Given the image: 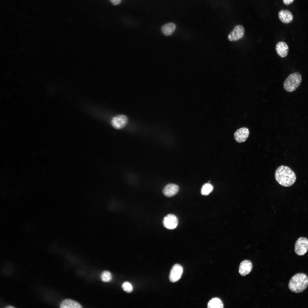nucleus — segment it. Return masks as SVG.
<instances>
[{
    "label": "nucleus",
    "instance_id": "1",
    "mask_svg": "<svg viewBox=\"0 0 308 308\" xmlns=\"http://www.w3.org/2000/svg\"><path fill=\"white\" fill-rule=\"evenodd\" d=\"M275 177L279 184L285 187L293 185L296 178L295 173L289 167L285 165L280 166L277 168Z\"/></svg>",
    "mask_w": 308,
    "mask_h": 308
},
{
    "label": "nucleus",
    "instance_id": "2",
    "mask_svg": "<svg viewBox=\"0 0 308 308\" xmlns=\"http://www.w3.org/2000/svg\"><path fill=\"white\" fill-rule=\"evenodd\" d=\"M308 286V277L305 274L299 273L293 275L290 280L288 287L292 291L296 293H300Z\"/></svg>",
    "mask_w": 308,
    "mask_h": 308
},
{
    "label": "nucleus",
    "instance_id": "3",
    "mask_svg": "<svg viewBox=\"0 0 308 308\" xmlns=\"http://www.w3.org/2000/svg\"><path fill=\"white\" fill-rule=\"evenodd\" d=\"M302 80L301 74L298 72L290 74L286 79L283 83L284 89L288 92L295 90L300 85Z\"/></svg>",
    "mask_w": 308,
    "mask_h": 308
},
{
    "label": "nucleus",
    "instance_id": "4",
    "mask_svg": "<svg viewBox=\"0 0 308 308\" xmlns=\"http://www.w3.org/2000/svg\"><path fill=\"white\" fill-rule=\"evenodd\" d=\"M308 250V239L305 237L298 238L295 245V252L298 255H304Z\"/></svg>",
    "mask_w": 308,
    "mask_h": 308
},
{
    "label": "nucleus",
    "instance_id": "5",
    "mask_svg": "<svg viewBox=\"0 0 308 308\" xmlns=\"http://www.w3.org/2000/svg\"><path fill=\"white\" fill-rule=\"evenodd\" d=\"M245 30L244 27L241 25L235 26L233 30L228 36V40L230 41H236L243 37Z\"/></svg>",
    "mask_w": 308,
    "mask_h": 308
},
{
    "label": "nucleus",
    "instance_id": "6",
    "mask_svg": "<svg viewBox=\"0 0 308 308\" xmlns=\"http://www.w3.org/2000/svg\"><path fill=\"white\" fill-rule=\"evenodd\" d=\"M183 272L182 267L178 264H174L172 267L169 275L170 281L174 283L178 281L181 277Z\"/></svg>",
    "mask_w": 308,
    "mask_h": 308
},
{
    "label": "nucleus",
    "instance_id": "7",
    "mask_svg": "<svg viewBox=\"0 0 308 308\" xmlns=\"http://www.w3.org/2000/svg\"><path fill=\"white\" fill-rule=\"evenodd\" d=\"M163 223L165 228L169 230H173L177 227L178 220L175 215L169 214L164 217Z\"/></svg>",
    "mask_w": 308,
    "mask_h": 308
},
{
    "label": "nucleus",
    "instance_id": "8",
    "mask_svg": "<svg viewBox=\"0 0 308 308\" xmlns=\"http://www.w3.org/2000/svg\"><path fill=\"white\" fill-rule=\"evenodd\" d=\"M250 134L249 129L247 127H241L234 132V138L237 142L241 143L245 142L248 138Z\"/></svg>",
    "mask_w": 308,
    "mask_h": 308
},
{
    "label": "nucleus",
    "instance_id": "9",
    "mask_svg": "<svg viewBox=\"0 0 308 308\" xmlns=\"http://www.w3.org/2000/svg\"><path fill=\"white\" fill-rule=\"evenodd\" d=\"M128 119L126 116L119 115L114 117L111 121L112 126L117 129H121L127 124Z\"/></svg>",
    "mask_w": 308,
    "mask_h": 308
},
{
    "label": "nucleus",
    "instance_id": "10",
    "mask_svg": "<svg viewBox=\"0 0 308 308\" xmlns=\"http://www.w3.org/2000/svg\"><path fill=\"white\" fill-rule=\"evenodd\" d=\"M252 264L251 262L248 260H245L242 262L239 266V272L241 275L245 276L248 274L252 271Z\"/></svg>",
    "mask_w": 308,
    "mask_h": 308
},
{
    "label": "nucleus",
    "instance_id": "11",
    "mask_svg": "<svg viewBox=\"0 0 308 308\" xmlns=\"http://www.w3.org/2000/svg\"><path fill=\"white\" fill-rule=\"evenodd\" d=\"M179 188L177 185L172 183L166 185L164 188L163 193L166 196L170 197L173 196L178 192Z\"/></svg>",
    "mask_w": 308,
    "mask_h": 308
},
{
    "label": "nucleus",
    "instance_id": "12",
    "mask_svg": "<svg viewBox=\"0 0 308 308\" xmlns=\"http://www.w3.org/2000/svg\"><path fill=\"white\" fill-rule=\"evenodd\" d=\"M275 50L277 54L281 58L286 57L288 54L289 47L285 42L280 41L276 44Z\"/></svg>",
    "mask_w": 308,
    "mask_h": 308
},
{
    "label": "nucleus",
    "instance_id": "13",
    "mask_svg": "<svg viewBox=\"0 0 308 308\" xmlns=\"http://www.w3.org/2000/svg\"><path fill=\"white\" fill-rule=\"evenodd\" d=\"M278 17L280 20L283 23L287 24L291 22L293 19V16L289 11L283 9L278 13Z\"/></svg>",
    "mask_w": 308,
    "mask_h": 308
},
{
    "label": "nucleus",
    "instance_id": "14",
    "mask_svg": "<svg viewBox=\"0 0 308 308\" xmlns=\"http://www.w3.org/2000/svg\"><path fill=\"white\" fill-rule=\"evenodd\" d=\"M176 28L175 24L172 22L167 23L163 25L161 28L162 33L165 36H168L172 35Z\"/></svg>",
    "mask_w": 308,
    "mask_h": 308
},
{
    "label": "nucleus",
    "instance_id": "15",
    "mask_svg": "<svg viewBox=\"0 0 308 308\" xmlns=\"http://www.w3.org/2000/svg\"><path fill=\"white\" fill-rule=\"evenodd\" d=\"M61 308H81L82 307L78 302L70 299L63 301L60 305Z\"/></svg>",
    "mask_w": 308,
    "mask_h": 308
},
{
    "label": "nucleus",
    "instance_id": "16",
    "mask_svg": "<svg viewBox=\"0 0 308 308\" xmlns=\"http://www.w3.org/2000/svg\"><path fill=\"white\" fill-rule=\"evenodd\" d=\"M224 305L222 301L217 297L213 298L208 302L207 307L208 308H222Z\"/></svg>",
    "mask_w": 308,
    "mask_h": 308
},
{
    "label": "nucleus",
    "instance_id": "17",
    "mask_svg": "<svg viewBox=\"0 0 308 308\" xmlns=\"http://www.w3.org/2000/svg\"><path fill=\"white\" fill-rule=\"evenodd\" d=\"M213 187L210 184L208 183L204 184L201 189V193L202 195L207 196L211 193L213 190Z\"/></svg>",
    "mask_w": 308,
    "mask_h": 308
},
{
    "label": "nucleus",
    "instance_id": "18",
    "mask_svg": "<svg viewBox=\"0 0 308 308\" xmlns=\"http://www.w3.org/2000/svg\"><path fill=\"white\" fill-rule=\"evenodd\" d=\"M101 277L102 280L104 282H108L110 281L112 278L111 273L109 271H104L101 274Z\"/></svg>",
    "mask_w": 308,
    "mask_h": 308
},
{
    "label": "nucleus",
    "instance_id": "19",
    "mask_svg": "<svg viewBox=\"0 0 308 308\" xmlns=\"http://www.w3.org/2000/svg\"><path fill=\"white\" fill-rule=\"evenodd\" d=\"M122 287L123 290L127 293H130L133 291L132 286L128 282H124L122 285Z\"/></svg>",
    "mask_w": 308,
    "mask_h": 308
},
{
    "label": "nucleus",
    "instance_id": "20",
    "mask_svg": "<svg viewBox=\"0 0 308 308\" xmlns=\"http://www.w3.org/2000/svg\"><path fill=\"white\" fill-rule=\"evenodd\" d=\"M109 1L113 5L116 6L119 5L122 0H109Z\"/></svg>",
    "mask_w": 308,
    "mask_h": 308
},
{
    "label": "nucleus",
    "instance_id": "21",
    "mask_svg": "<svg viewBox=\"0 0 308 308\" xmlns=\"http://www.w3.org/2000/svg\"><path fill=\"white\" fill-rule=\"evenodd\" d=\"M294 0H283V3L286 5H288L292 3Z\"/></svg>",
    "mask_w": 308,
    "mask_h": 308
},
{
    "label": "nucleus",
    "instance_id": "22",
    "mask_svg": "<svg viewBox=\"0 0 308 308\" xmlns=\"http://www.w3.org/2000/svg\"><path fill=\"white\" fill-rule=\"evenodd\" d=\"M6 307V308H14V307H13V306H8Z\"/></svg>",
    "mask_w": 308,
    "mask_h": 308
}]
</instances>
